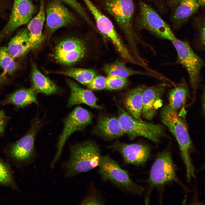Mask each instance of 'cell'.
Listing matches in <instances>:
<instances>
[{"instance_id": "15", "label": "cell", "mask_w": 205, "mask_h": 205, "mask_svg": "<svg viewBox=\"0 0 205 205\" xmlns=\"http://www.w3.org/2000/svg\"><path fill=\"white\" fill-rule=\"evenodd\" d=\"M168 84L165 81L145 88L142 95V117L148 120H152L157 113L161 105V98L165 92Z\"/></svg>"}, {"instance_id": "12", "label": "cell", "mask_w": 205, "mask_h": 205, "mask_svg": "<svg viewBox=\"0 0 205 205\" xmlns=\"http://www.w3.org/2000/svg\"><path fill=\"white\" fill-rule=\"evenodd\" d=\"M75 18L60 0H52L46 9V29L49 35L58 29L72 24Z\"/></svg>"}, {"instance_id": "24", "label": "cell", "mask_w": 205, "mask_h": 205, "mask_svg": "<svg viewBox=\"0 0 205 205\" xmlns=\"http://www.w3.org/2000/svg\"><path fill=\"white\" fill-rule=\"evenodd\" d=\"M103 70L108 76L113 75L127 78L131 75H140L149 76L159 79L161 78L159 74L134 70L128 67L125 63L118 61L105 65Z\"/></svg>"}, {"instance_id": "35", "label": "cell", "mask_w": 205, "mask_h": 205, "mask_svg": "<svg viewBox=\"0 0 205 205\" xmlns=\"http://www.w3.org/2000/svg\"><path fill=\"white\" fill-rule=\"evenodd\" d=\"M201 97V104L203 112V114L204 115L205 113V92L204 89L203 91V93Z\"/></svg>"}, {"instance_id": "19", "label": "cell", "mask_w": 205, "mask_h": 205, "mask_svg": "<svg viewBox=\"0 0 205 205\" xmlns=\"http://www.w3.org/2000/svg\"><path fill=\"white\" fill-rule=\"evenodd\" d=\"M67 83L71 90L70 95L68 101V107L83 103L94 108H102L97 103L96 98L91 91L81 87L71 81L68 80Z\"/></svg>"}, {"instance_id": "18", "label": "cell", "mask_w": 205, "mask_h": 205, "mask_svg": "<svg viewBox=\"0 0 205 205\" xmlns=\"http://www.w3.org/2000/svg\"><path fill=\"white\" fill-rule=\"evenodd\" d=\"M44 3L40 2L39 12L37 14L30 20L28 25L31 50H34L42 44L44 37L42 33L43 24L45 20Z\"/></svg>"}, {"instance_id": "32", "label": "cell", "mask_w": 205, "mask_h": 205, "mask_svg": "<svg viewBox=\"0 0 205 205\" xmlns=\"http://www.w3.org/2000/svg\"><path fill=\"white\" fill-rule=\"evenodd\" d=\"M104 202L96 194L92 192L88 194L81 202L82 205L103 204Z\"/></svg>"}, {"instance_id": "9", "label": "cell", "mask_w": 205, "mask_h": 205, "mask_svg": "<svg viewBox=\"0 0 205 205\" xmlns=\"http://www.w3.org/2000/svg\"><path fill=\"white\" fill-rule=\"evenodd\" d=\"M176 167L171 155L165 150L158 155L150 171L149 183L153 187L177 181Z\"/></svg>"}, {"instance_id": "36", "label": "cell", "mask_w": 205, "mask_h": 205, "mask_svg": "<svg viewBox=\"0 0 205 205\" xmlns=\"http://www.w3.org/2000/svg\"><path fill=\"white\" fill-rule=\"evenodd\" d=\"M199 6L203 7L205 5V0H196Z\"/></svg>"}, {"instance_id": "30", "label": "cell", "mask_w": 205, "mask_h": 205, "mask_svg": "<svg viewBox=\"0 0 205 205\" xmlns=\"http://www.w3.org/2000/svg\"><path fill=\"white\" fill-rule=\"evenodd\" d=\"M126 78L116 75L108 76L106 79V89L110 90H118L123 88L128 84Z\"/></svg>"}, {"instance_id": "4", "label": "cell", "mask_w": 205, "mask_h": 205, "mask_svg": "<svg viewBox=\"0 0 205 205\" xmlns=\"http://www.w3.org/2000/svg\"><path fill=\"white\" fill-rule=\"evenodd\" d=\"M118 117L124 134L133 139L142 136L145 137L157 144L162 138L168 137L165 128L161 124L148 122L135 118L117 104Z\"/></svg>"}, {"instance_id": "17", "label": "cell", "mask_w": 205, "mask_h": 205, "mask_svg": "<svg viewBox=\"0 0 205 205\" xmlns=\"http://www.w3.org/2000/svg\"><path fill=\"white\" fill-rule=\"evenodd\" d=\"M93 133L106 140L119 138L124 133L118 118L103 116L99 118L93 130Z\"/></svg>"}, {"instance_id": "27", "label": "cell", "mask_w": 205, "mask_h": 205, "mask_svg": "<svg viewBox=\"0 0 205 205\" xmlns=\"http://www.w3.org/2000/svg\"><path fill=\"white\" fill-rule=\"evenodd\" d=\"M57 73L71 77L81 83L86 85L91 82L96 75V72L93 70L80 68H71Z\"/></svg>"}, {"instance_id": "39", "label": "cell", "mask_w": 205, "mask_h": 205, "mask_svg": "<svg viewBox=\"0 0 205 205\" xmlns=\"http://www.w3.org/2000/svg\"><path fill=\"white\" fill-rule=\"evenodd\" d=\"M16 0H14V1H16Z\"/></svg>"}, {"instance_id": "26", "label": "cell", "mask_w": 205, "mask_h": 205, "mask_svg": "<svg viewBox=\"0 0 205 205\" xmlns=\"http://www.w3.org/2000/svg\"><path fill=\"white\" fill-rule=\"evenodd\" d=\"M179 4L173 18L179 23L186 21L196 12L199 7L196 0H182Z\"/></svg>"}, {"instance_id": "31", "label": "cell", "mask_w": 205, "mask_h": 205, "mask_svg": "<svg viewBox=\"0 0 205 205\" xmlns=\"http://www.w3.org/2000/svg\"><path fill=\"white\" fill-rule=\"evenodd\" d=\"M106 78L104 76H96L91 82L87 85L91 90H102L106 88Z\"/></svg>"}, {"instance_id": "14", "label": "cell", "mask_w": 205, "mask_h": 205, "mask_svg": "<svg viewBox=\"0 0 205 205\" xmlns=\"http://www.w3.org/2000/svg\"><path fill=\"white\" fill-rule=\"evenodd\" d=\"M109 147L120 153L125 162L132 165L144 164L150 155V148L144 144H128L117 142Z\"/></svg>"}, {"instance_id": "38", "label": "cell", "mask_w": 205, "mask_h": 205, "mask_svg": "<svg viewBox=\"0 0 205 205\" xmlns=\"http://www.w3.org/2000/svg\"><path fill=\"white\" fill-rule=\"evenodd\" d=\"M2 4L1 2H0V11L1 10V9H2Z\"/></svg>"}, {"instance_id": "8", "label": "cell", "mask_w": 205, "mask_h": 205, "mask_svg": "<svg viewBox=\"0 0 205 205\" xmlns=\"http://www.w3.org/2000/svg\"><path fill=\"white\" fill-rule=\"evenodd\" d=\"M139 7L138 21L141 28L171 41L176 38L169 25L150 6L141 1Z\"/></svg>"}, {"instance_id": "13", "label": "cell", "mask_w": 205, "mask_h": 205, "mask_svg": "<svg viewBox=\"0 0 205 205\" xmlns=\"http://www.w3.org/2000/svg\"><path fill=\"white\" fill-rule=\"evenodd\" d=\"M86 48L79 39L71 38L60 42L56 47L55 57L59 63L66 65L73 64L84 56Z\"/></svg>"}, {"instance_id": "25", "label": "cell", "mask_w": 205, "mask_h": 205, "mask_svg": "<svg viewBox=\"0 0 205 205\" xmlns=\"http://www.w3.org/2000/svg\"><path fill=\"white\" fill-rule=\"evenodd\" d=\"M187 83L184 79L171 89L168 94L169 104L171 108L177 111L185 103L189 95Z\"/></svg>"}, {"instance_id": "2", "label": "cell", "mask_w": 205, "mask_h": 205, "mask_svg": "<svg viewBox=\"0 0 205 205\" xmlns=\"http://www.w3.org/2000/svg\"><path fill=\"white\" fill-rule=\"evenodd\" d=\"M104 2L106 9L114 18L124 34L131 54L137 61H142L143 58L138 48L140 39L132 26L134 11L133 0H105Z\"/></svg>"}, {"instance_id": "22", "label": "cell", "mask_w": 205, "mask_h": 205, "mask_svg": "<svg viewBox=\"0 0 205 205\" xmlns=\"http://www.w3.org/2000/svg\"><path fill=\"white\" fill-rule=\"evenodd\" d=\"M7 48L10 55L13 59L21 57L30 50L27 28L19 32L12 38Z\"/></svg>"}, {"instance_id": "29", "label": "cell", "mask_w": 205, "mask_h": 205, "mask_svg": "<svg viewBox=\"0 0 205 205\" xmlns=\"http://www.w3.org/2000/svg\"><path fill=\"white\" fill-rule=\"evenodd\" d=\"M0 184L14 189L17 188L10 166L0 158Z\"/></svg>"}, {"instance_id": "10", "label": "cell", "mask_w": 205, "mask_h": 205, "mask_svg": "<svg viewBox=\"0 0 205 205\" xmlns=\"http://www.w3.org/2000/svg\"><path fill=\"white\" fill-rule=\"evenodd\" d=\"M40 125L39 120L34 121L26 134L11 145L8 153L12 159L19 163L31 160L34 155L35 137Z\"/></svg>"}, {"instance_id": "7", "label": "cell", "mask_w": 205, "mask_h": 205, "mask_svg": "<svg viewBox=\"0 0 205 205\" xmlns=\"http://www.w3.org/2000/svg\"><path fill=\"white\" fill-rule=\"evenodd\" d=\"M93 116L87 110L81 106L75 108L66 117L58 142L56 154L51 163L53 168L61 155L65 144L69 136L76 131L83 130L92 122Z\"/></svg>"}, {"instance_id": "23", "label": "cell", "mask_w": 205, "mask_h": 205, "mask_svg": "<svg viewBox=\"0 0 205 205\" xmlns=\"http://www.w3.org/2000/svg\"><path fill=\"white\" fill-rule=\"evenodd\" d=\"M32 64V89L34 91L47 95L56 93L57 90V87L56 85L48 78L43 75L34 63Z\"/></svg>"}, {"instance_id": "34", "label": "cell", "mask_w": 205, "mask_h": 205, "mask_svg": "<svg viewBox=\"0 0 205 205\" xmlns=\"http://www.w3.org/2000/svg\"><path fill=\"white\" fill-rule=\"evenodd\" d=\"M7 118L4 111L0 110V136L3 133L6 125Z\"/></svg>"}, {"instance_id": "40", "label": "cell", "mask_w": 205, "mask_h": 205, "mask_svg": "<svg viewBox=\"0 0 205 205\" xmlns=\"http://www.w3.org/2000/svg\"></svg>"}, {"instance_id": "6", "label": "cell", "mask_w": 205, "mask_h": 205, "mask_svg": "<svg viewBox=\"0 0 205 205\" xmlns=\"http://www.w3.org/2000/svg\"><path fill=\"white\" fill-rule=\"evenodd\" d=\"M99 172L103 179L109 181L124 190L136 195H141L142 187L134 182L128 172L122 169L108 155L102 156Z\"/></svg>"}, {"instance_id": "37", "label": "cell", "mask_w": 205, "mask_h": 205, "mask_svg": "<svg viewBox=\"0 0 205 205\" xmlns=\"http://www.w3.org/2000/svg\"><path fill=\"white\" fill-rule=\"evenodd\" d=\"M182 0H172L173 2L175 3L179 4Z\"/></svg>"}, {"instance_id": "5", "label": "cell", "mask_w": 205, "mask_h": 205, "mask_svg": "<svg viewBox=\"0 0 205 205\" xmlns=\"http://www.w3.org/2000/svg\"><path fill=\"white\" fill-rule=\"evenodd\" d=\"M171 42L177 54L176 63L183 65L187 72L192 90L193 103L195 100L200 82V72L204 65V62L194 52L188 42L176 38Z\"/></svg>"}, {"instance_id": "1", "label": "cell", "mask_w": 205, "mask_h": 205, "mask_svg": "<svg viewBox=\"0 0 205 205\" xmlns=\"http://www.w3.org/2000/svg\"><path fill=\"white\" fill-rule=\"evenodd\" d=\"M160 118L162 123L168 128L177 140L186 170L188 180L194 176V169L190 158L192 144L187 126L179 115L177 111L166 105L161 110Z\"/></svg>"}, {"instance_id": "33", "label": "cell", "mask_w": 205, "mask_h": 205, "mask_svg": "<svg viewBox=\"0 0 205 205\" xmlns=\"http://www.w3.org/2000/svg\"><path fill=\"white\" fill-rule=\"evenodd\" d=\"M71 7L82 16L87 22H89V19L83 8L76 0H60Z\"/></svg>"}, {"instance_id": "11", "label": "cell", "mask_w": 205, "mask_h": 205, "mask_svg": "<svg viewBox=\"0 0 205 205\" xmlns=\"http://www.w3.org/2000/svg\"><path fill=\"white\" fill-rule=\"evenodd\" d=\"M35 11L31 0L15 1L9 20L0 32V41L20 26L28 22Z\"/></svg>"}, {"instance_id": "21", "label": "cell", "mask_w": 205, "mask_h": 205, "mask_svg": "<svg viewBox=\"0 0 205 205\" xmlns=\"http://www.w3.org/2000/svg\"><path fill=\"white\" fill-rule=\"evenodd\" d=\"M32 103H37L35 92L33 89H21L10 94L0 102V105L11 104L19 108Z\"/></svg>"}, {"instance_id": "28", "label": "cell", "mask_w": 205, "mask_h": 205, "mask_svg": "<svg viewBox=\"0 0 205 205\" xmlns=\"http://www.w3.org/2000/svg\"><path fill=\"white\" fill-rule=\"evenodd\" d=\"M0 67L4 73L12 75L19 67L20 66L10 56L7 47H0Z\"/></svg>"}, {"instance_id": "16", "label": "cell", "mask_w": 205, "mask_h": 205, "mask_svg": "<svg viewBox=\"0 0 205 205\" xmlns=\"http://www.w3.org/2000/svg\"><path fill=\"white\" fill-rule=\"evenodd\" d=\"M84 1L93 14L99 30L111 40L116 48L121 47L123 42L111 21L97 8L90 0Z\"/></svg>"}, {"instance_id": "3", "label": "cell", "mask_w": 205, "mask_h": 205, "mask_svg": "<svg viewBox=\"0 0 205 205\" xmlns=\"http://www.w3.org/2000/svg\"><path fill=\"white\" fill-rule=\"evenodd\" d=\"M102 158L98 145L87 141L71 146L68 159L63 167L66 177H73L99 166Z\"/></svg>"}, {"instance_id": "20", "label": "cell", "mask_w": 205, "mask_h": 205, "mask_svg": "<svg viewBox=\"0 0 205 205\" xmlns=\"http://www.w3.org/2000/svg\"><path fill=\"white\" fill-rule=\"evenodd\" d=\"M145 88L141 85L132 89L127 92L123 99L125 107L132 116L138 120H141L142 95Z\"/></svg>"}]
</instances>
